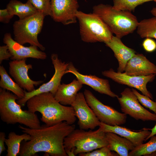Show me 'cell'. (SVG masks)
Here are the masks:
<instances>
[{"mask_svg":"<svg viewBox=\"0 0 156 156\" xmlns=\"http://www.w3.org/2000/svg\"><path fill=\"white\" fill-rule=\"evenodd\" d=\"M18 127L31 137L29 140L21 145L20 156H34L39 152L51 156H67L64 145V140L75 129V126L63 121L51 126L45 125L38 129L21 125Z\"/></svg>","mask_w":156,"mask_h":156,"instance_id":"1","label":"cell"},{"mask_svg":"<svg viewBox=\"0 0 156 156\" xmlns=\"http://www.w3.org/2000/svg\"><path fill=\"white\" fill-rule=\"evenodd\" d=\"M26 104L28 110L42 115L41 120L47 126H51L65 121L73 124L76 117L73 108L62 105L55 98L50 92L43 93L29 99Z\"/></svg>","mask_w":156,"mask_h":156,"instance_id":"2","label":"cell"},{"mask_svg":"<svg viewBox=\"0 0 156 156\" xmlns=\"http://www.w3.org/2000/svg\"><path fill=\"white\" fill-rule=\"evenodd\" d=\"M19 99L15 94L1 88L0 89V116L8 124L18 123L33 129L41 126L37 115L35 112L24 110L16 102Z\"/></svg>","mask_w":156,"mask_h":156,"instance_id":"3","label":"cell"},{"mask_svg":"<svg viewBox=\"0 0 156 156\" xmlns=\"http://www.w3.org/2000/svg\"><path fill=\"white\" fill-rule=\"evenodd\" d=\"M93 9V13L98 15L120 38L137 28L139 22L131 12L117 10L111 5L103 4L94 6Z\"/></svg>","mask_w":156,"mask_h":156,"instance_id":"4","label":"cell"},{"mask_svg":"<svg viewBox=\"0 0 156 156\" xmlns=\"http://www.w3.org/2000/svg\"><path fill=\"white\" fill-rule=\"evenodd\" d=\"M108 145L106 133L99 128L95 131L75 129L65 138L64 142L65 151L71 150L75 156Z\"/></svg>","mask_w":156,"mask_h":156,"instance_id":"5","label":"cell"},{"mask_svg":"<svg viewBox=\"0 0 156 156\" xmlns=\"http://www.w3.org/2000/svg\"><path fill=\"white\" fill-rule=\"evenodd\" d=\"M76 17L79 21V31L82 40L93 43L110 41L113 36L112 31L97 14H86L78 11Z\"/></svg>","mask_w":156,"mask_h":156,"instance_id":"6","label":"cell"},{"mask_svg":"<svg viewBox=\"0 0 156 156\" xmlns=\"http://www.w3.org/2000/svg\"><path fill=\"white\" fill-rule=\"evenodd\" d=\"M46 16L43 12L38 11L15 21L13 25L14 40L21 44L28 43L44 51L45 48L39 42L38 36L41 31Z\"/></svg>","mask_w":156,"mask_h":156,"instance_id":"7","label":"cell"},{"mask_svg":"<svg viewBox=\"0 0 156 156\" xmlns=\"http://www.w3.org/2000/svg\"><path fill=\"white\" fill-rule=\"evenodd\" d=\"M83 94L88 104L101 122L111 126L119 125L126 122V114L104 105L89 90L85 89Z\"/></svg>","mask_w":156,"mask_h":156,"instance_id":"8","label":"cell"},{"mask_svg":"<svg viewBox=\"0 0 156 156\" xmlns=\"http://www.w3.org/2000/svg\"><path fill=\"white\" fill-rule=\"evenodd\" d=\"M52 63L55 69V73L51 80L47 83L43 84L38 88L31 92H26L25 90V96L17 101L18 103L23 107L27 101L30 98L40 94L50 92L54 96L57 92L63 75L65 74L68 63L62 62L59 59L57 54H53L51 56Z\"/></svg>","mask_w":156,"mask_h":156,"instance_id":"9","label":"cell"},{"mask_svg":"<svg viewBox=\"0 0 156 156\" xmlns=\"http://www.w3.org/2000/svg\"><path fill=\"white\" fill-rule=\"evenodd\" d=\"M120 94L121 96L117 98L123 113L136 120L156 121V114L151 112L142 106L132 90L126 88Z\"/></svg>","mask_w":156,"mask_h":156,"instance_id":"10","label":"cell"},{"mask_svg":"<svg viewBox=\"0 0 156 156\" xmlns=\"http://www.w3.org/2000/svg\"><path fill=\"white\" fill-rule=\"evenodd\" d=\"M102 74L120 84L127 85L140 91L142 94L153 99L152 94L146 88L147 83L152 81L156 75L153 74L145 76H134L125 73L116 72L112 68L103 71Z\"/></svg>","mask_w":156,"mask_h":156,"instance_id":"11","label":"cell"},{"mask_svg":"<svg viewBox=\"0 0 156 156\" xmlns=\"http://www.w3.org/2000/svg\"><path fill=\"white\" fill-rule=\"evenodd\" d=\"M78 119V125L81 129L93 130L100 125V121L88 104L83 93H77L74 102L71 105Z\"/></svg>","mask_w":156,"mask_h":156,"instance_id":"12","label":"cell"},{"mask_svg":"<svg viewBox=\"0 0 156 156\" xmlns=\"http://www.w3.org/2000/svg\"><path fill=\"white\" fill-rule=\"evenodd\" d=\"M51 17L56 22L64 25L77 22L79 5L77 0H51Z\"/></svg>","mask_w":156,"mask_h":156,"instance_id":"13","label":"cell"},{"mask_svg":"<svg viewBox=\"0 0 156 156\" xmlns=\"http://www.w3.org/2000/svg\"><path fill=\"white\" fill-rule=\"evenodd\" d=\"M26 60L10 61L9 62V72L21 87L29 92L35 90L34 86H37L43 81H34L30 78L28 72L29 69H32V66L31 64H26Z\"/></svg>","mask_w":156,"mask_h":156,"instance_id":"14","label":"cell"},{"mask_svg":"<svg viewBox=\"0 0 156 156\" xmlns=\"http://www.w3.org/2000/svg\"><path fill=\"white\" fill-rule=\"evenodd\" d=\"M3 41L8 47V50L12 56L10 59L12 60L27 58L44 60L47 58L46 54L38 50L37 47L32 45L25 47L13 40L10 33L4 34Z\"/></svg>","mask_w":156,"mask_h":156,"instance_id":"15","label":"cell"},{"mask_svg":"<svg viewBox=\"0 0 156 156\" xmlns=\"http://www.w3.org/2000/svg\"><path fill=\"white\" fill-rule=\"evenodd\" d=\"M70 73L76 77L83 84L87 85L95 91L113 98L118 96L111 90L108 80L100 78L94 75H84L79 73L71 62L68 63L65 74Z\"/></svg>","mask_w":156,"mask_h":156,"instance_id":"16","label":"cell"},{"mask_svg":"<svg viewBox=\"0 0 156 156\" xmlns=\"http://www.w3.org/2000/svg\"><path fill=\"white\" fill-rule=\"evenodd\" d=\"M124 71L126 74L131 76L156 74V66L142 54H135L127 62Z\"/></svg>","mask_w":156,"mask_h":156,"instance_id":"17","label":"cell"},{"mask_svg":"<svg viewBox=\"0 0 156 156\" xmlns=\"http://www.w3.org/2000/svg\"><path fill=\"white\" fill-rule=\"evenodd\" d=\"M99 127L103 132L114 133L126 138L132 142L135 147L143 143L151 132L148 128H144L142 131L135 132L119 125L111 126L101 122Z\"/></svg>","mask_w":156,"mask_h":156,"instance_id":"18","label":"cell"},{"mask_svg":"<svg viewBox=\"0 0 156 156\" xmlns=\"http://www.w3.org/2000/svg\"><path fill=\"white\" fill-rule=\"evenodd\" d=\"M105 43L113 51L118 61L119 66L117 72L123 73L128 61L135 55V51L125 46L120 38L116 36H113L110 41Z\"/></svg>","mask_w":156,"mask_h":156,"instance_id":"19","label":"cell"},{"mask_svg":"<svg viewBox=\"0 0 156 156\" xmlns=\"http://www.w3.org/2000/svg\"><path fill=\"white\" fill-rule=\"evenodd\" d=\"M79 80L74 79L70 83H62L59 86L54 95L55 99L61 104L71 105L75 100L78 92L83 87Z\"/></svg>","mask_w":156,"mask_h":156,"instance_id":"20","label":"cell"},{"mask_svg":"<svg viewBox=\"0 0 156 156\" xmlns=\"http://www.w3.org/2000/svg\"><path fill=\"white\" fill-rule=\"evenodd\" d=\"M108 146L111 151L117 153L120 156H128L129 151L135 147L133 143L125 138L112 132L106 133Z\"/></svg>","mask_w":156,"mask_h":156,"instance_id":"21","label":"cell"},{"mask_svg":"<svg viewBox=\"0 0 156 156\" xmlns=\"http://www.w3.org/2000/svg\"><path fill=\"white\" fill-rule=\"evenodd\" d=\"M6 8L11 14L17 16L19 19L24 18L38 11L28 0L23 3L17 0H11Z\"/></svg>","mask_w":156,"mask_h":156,"instance_id":"22","label":"cell"},{"mask_svg":"<svg viewBox=\"0 0 156 156\" xmlns=\"http://www.w3.org/2000/svg\"><path fill=\"white\" fill-rule=\"evenodd\" d=\"M30 135L27 133L19 135L14 132H11L8 138L5 139V143L7 147L6 156H16L19 155L21 142L27 141L31 139Z\"/></svg>","mask_w":156,"mask_h":156,"instance_id":"23","label":"cell"},{"mask_svg":"<svg viewBox=\"0 0 156 156\" xmlns=\"http://www.w3.org/2000/svg\"><path fill=\"white\" fill-rule=\"evenodd\" d=\"M0 86L1 88L10 91L19 98H23L25 96V90L15 82L8 74L3 66H0Z\"/></svg>","mask_w":156,"mask_h":156,"instance_id":"24","label":"cell"},{"mask_svg":"<svg viewBox=\"0 0 156 156\" xmlns=\"http://www.w3.org/2000/svg\"><path fill=\"white\" fill-rule=\"evenodd\" d=\"M137 29V33L142 38L156 39V17L142 20Z\"/></svg>","mask_w":156,"mask_h":156,"instance_id":"25","label":"cell"},{"mask_svg":"<svg viewBox=\"0 0 156 156\" xmlns=\"http://www.w3.org/2000/svg\"><path fill=\"white\" fill-rule=\"evenodd\" d=\"M147 142L135 147L128 154L129 156H148L156 151V135L150 138Z\"/></svg>","mask_w":156,"mask_h":156,"instance_id":"26","label":"cell"},{"mask_svg":"<svg viewBox=\"0 0 156 156\" xmlns=\"http://www.w3.org/2000/svg\"><path fill=\"white\" fill-rule=\"evenodd\" d=\"M154 0H113L112 6L115 9L125 11H134L138 5Z\"/></svg>","mask_w":156,"mask_h":156,"instance_id":"27","label":"cell"},{"mask_svg":"<svg viewBox=\"0 0 156 156\" xmlns=\"http://www.w3.org/2000/svg\"><path fill=\"white\" fill-rule=\"evenodd\" d=\"M39 12H43L46 16L51 15V0H28Z\"/></svg>","mask_w":156,"mask_h":156,"instance_id":"28","label":"cell"},{"mask_svg":"<svg viewBox=\"0 0 156 156\" xmlns=\"http://www.w3.org/2000/svg\"><path fill=\"white\" fill-rule=\"evenodd\" d=\"M132 90L136 96L139 102L145 107L152 111L156 114V101H154L148 96L142 94L135 89L132 88Z\"/></svg>","mask_w":156,"mask_h":156,"instance_id":"29","label":"cell"},{"mask_svg":"<svg viewBox=\"0 0 156 156\" xmlns=\"http://www.w3.org/2000/svg\"><path fill=\"white\" fill-rule=\"evenodd\" d=\"M80 156H119V155L114 151L111 150L107 146L98 148L90 152L81 153Z\"/></svg>","mask_w":156,"mask_h":156,"instance_id":"30","label":"cell"},{"mask_svg":"<svg viewBox=\"0 0 156 156\" xmlns=\"http://www.w3.org/2000/svg\"><path fill=\"white\" fill-rule=\"evenodd\" d=\"M143 47L146 51L152 52L156 49V42L151 38H146L143 41Z\"/></svg>","mask_w":156,"mask_h":156,"instance_id":"31","label":"cell"},{"mask_svg":"<svg viewBox=\"0 0 156 156\" xmlns=\"http://www.w3.org/2000/svg\"><path fill=\"white\" fill-rule=\"evenodd\" d=\"M12 55L10 52L8 47L7 45L0 47V63L1 64L3 60H8L12 57Z\"/></svg>","mask_w":156,"mask_h":156,"instance_id":"32","label":"cell"},{"mask_svg":"<svg viewBox=\"0 0 156 156\" xmlns=\"http://www.w3.org/2000/svg\"><path fill=\"white\" fill-rule=\"evenodd\" d=\"M14 15L11 14L6 8L0 10V22L5 23L9 22Z\"/></svg>","mask_w":156,"mask_h":156,"instance_id":"33","label":"cell"},{"mask_svg":"<svg viewBox=\"0 0 156 156\" xmlns=\"http://www.w3.org/2000/svg\"><path fill=\"white\" fill-rule=\"evenodd\" d=\"M5 134L3 132H0V156L3 151H4L6 148L4 143L5 140Z\"/></svg>","mask_w":156,"mask_h":156,"instance_id":"34","label":"cell"},{"mask_svg":"<svg viewBox=\"0 0 156 156\" xmlns=\"http://www.w3.org/2000/svg\"><path fill=\"white\" fill-rule=\"evenodd\" d=\"M155 101H156V99ZM148 129L149 130H151V132L149 135L146 139L145 141L148 140L152 136L156 135V124L152 128Z\"/></svg>","mask_w":156,"mask_h":156,"instance_id":"35","label":"cell"},{"mask_svg":"<svg viewBox=\"0 0 156 156\" xmlns=\"http://www.w3.org/2000/svg\"><path fill=\"white\" fill-rule=\"evenodd\" d=\"M151 12L154 16L156 17V7L153 8L151 11Z\"/></svg>","mask_w":156,"mask_h":156,"instance_id":"36","label":"cell"},{"mask_svg":"<svg viewBox=\"0 0 156 156\" xmlns=\"http://www.w3.org/2000/svg\"><path fill=\"white\" fill-rule=\"evenodd\" d=\"M148 156H156V151L153 152Z\"/></svg>","mask_w":156,"mask_h":156,"instance_id":"37","label":"cell"},{"mask_svg":"<svg viewBox=\"0 0 156 156\" xmlns=\"http://www.w3.org/2000/svg\"><path fill=\"white\" fill-rule=\"evenodd\" d=\"M154 1L156 3V0H154Z\"/></svg>","mask_w":156,"mask_h":156,"instance_id":"38","label":"cell"}]
</instances>
